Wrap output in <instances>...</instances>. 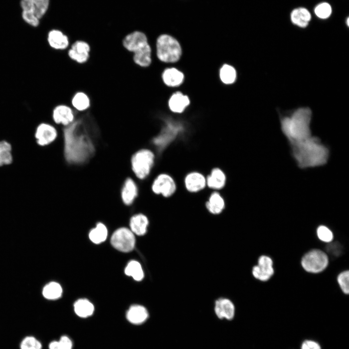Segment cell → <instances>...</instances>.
I'll use <instances>...</instances> for the list:
<instances>
[{
  "instance_id": "cell-14",
  "label": "cell",
  "mask_w": 349,
  "mask_h": 349,
  "mask_svg": "<svg viewBox=\"0 0 349 349\" xmlns=\"http://www.w3.org/2000/svg\"><path fill=\"white\" fill-rule=\"evenodd\" d=\"M58 136L57 130L52 125L43 123L36 128L35 138L37 143L41 146H45L53 143Z\"/></svg>"
},
{
  "instance_id": "cell-37",
  "label": "cell",
  "mask_w": 349,
  "mask_h": 349,
  "mask_svg": "<svg viewBox=\"0 0 349 349\" xmlns=\"http://www.w3.org/2000/svg\"><path fill=\"white\" fill-rule=\"evenodd\" d=\"M349 271H344L340 273L337 277L338 283L342 291L346 294L349 293Z\"/></svg>"
},
{
  "instance_id": "cell-34",
  "label": "cell",
  "mask_w": 349,
  "mask_h": 349,
  "mask_svg": "<svg viewBox=\"0 0 349 349\" xmlns=\"http://www.w3.org/2000/svg\"><path fill=\"white\" fill-rule=\"evenodd\" d=\"M19 349H43L42 342L35 336L28 335L20 341Z\"/></svg>"
},
{
  "instance_id": "cell-30",
  "label": "cell",
  "mask_w": 349,
  "mask_h": 349,
  "mask_svg": "<svg viewBox=\"0 0 349 349\" xmlns=\"http://www.w3.org/2000/svg\"><path fill=\"white\" fill-rule=\"evenodd\" d=\"M62 294V288L60 285L52 282L45 286L43 289V295L48 300H55L59 298Z\"/></svg>"
},
{
  "instance_id": "cell-4",
  "label": "cell",
  "mask_w": 349,
  "mask_h": 349,
  "mask_svg": "<svg viewBox=\"0 0 349 349\" xmlns=\"http://www.w3.org/2000/svg\"><path fill=\"white\" fill-rule=\"evenodd\" d=\"M122 46L132 54L133 63L137 66L146 68L152 63V49L146 35L140 31L131 32L123 38Z\"/></svg>"
},
{
  "instance_id": "cell-6",
  "label": "cell",
  "mask_w": 349,
  "mask_h": 349,
  "mask_svg": "<svg viewBox=\"0 0 349 349\" xmlns=\"http://www.w3.org/2000/svg\"><path fill=\"white\" fill-rule=\"evenodd\" d=\"M155 155L147 148H142L135 152L130 159L132 170L139 179H145L150 174L155 163Z\"/></svg>"
},
{
  "instance_id": "cell-19",
  "label": "cell",
  "mask_w": 349,
  "mask_h": 349,
  "mask_svg": "<svg viewBox=\"0 0 349 349\" xmlns=\"http://www.w3.org/2000/svg\"><path fill=\"white\" fill-rule=\"evenodd\" d=\"M138 194V189L134 180L130 177L124 181L121 191L122 202L126 206L131 205Z\"/></svg>"
},
{
  "instance_id": "cell-36",
  "label": "cell",
  "mask_w": 349,
  "mask_h": 349,
  "mask_svg": "<svg viewBox=\"0 0 349 349\" xmlns=\"http://www.w3.org/2000/svg\"><path fill=\"white\" fill-rule=\"evenodd\" d=\"M318 238L324 242H331L333 238V235L331 230L324 225L318 226L317 230Z\"/></svg>"
},
{
  "instance_id": "cell-22",
  "label": "cell",
  "mask_w": 349,
  "mask_h": 349,
  "mask_svg": "<svg viewBox=\"0 0 349 349\" xmlns=\"http://www.w3.org/2000/svg\"><path fill=\"white\" fill-rule=\"evenodd\" d=\"M208 212L213 215L221 214L225 207V202L222 195L217 191L213 192L206 203Z\"/></svg>"
},
{
  "instance_id": "cell-16",
  "label": "cell",
  "mask_w": 349,
  "mask_h": 349,
  "mask_svg": "<svg viewBox=\"0 0 349 349\" xmlns=\"http://www.w3.org/2000/svg\"><path fill=\"white\" fill-rule=\"evenodd\" d=\"M184 184L188 191L197 193L206 187V177L199 172H191L186 175L184 179Z\"/></svg>"
},
{
  "instance_id": "cell-5",
  "label": "cell",
  "mask_w": 349,
  "mask_h": 349,
  "mask_svg": "<svg viewBox=\"0 0 349 349\" xmlns=\"http://www.w3.org/2000/svg\"><path fill=\"white\" fill-rule=\"evenodd\" d=\"M156 55L158 58L165 63L178 61L182 54V49L179 42L168 34L159 35L156 41Z\"/></svg>"
},
{
  "instance_id": "cell-24",
  "label": "cell",
  "mask_w": 349,
  "mask_h": 349,
  "mask_svg": "<svg viewBox=\"0 0 349 349\" xmlns=\"http://www.w3.org/2000/svg\"><path fill=\"white\" fill-rule=\"evenodd\" d=\"M148 224V218L142 213L134 215L129 221L130 230L138 236H143L146 233Z\"/></svg>"
},
{
  "instance_id": "cell-31",
  "label": "cell",
  "mask_w": 349,
  "mask_h": 349,
  "mask_svg": "<svg viewBox=\"0 0 349 349\" xmlns=\"http://www.w3.org/2000/svg\"><path fill=\"white\" fill-rule=\"evenodd\" d=\"M125 272L127 276H131L137 281L142 280L144 277L142 267L138 261H131L125 270Z\"/></svg>"
},
{
  "instance_id": "cell-8",
  "label": "cell",
  "mask_w": 349,
  "mask_h": 349,
  "mask_svg": "<svg viewBox=\"0 0 349 349\" xmlns=\"http://www.w3.org/2000/svg\"><path fill=\"white\" fill-rule=\"evenodd\" d=\"M329 263L327 254L319 249H313L302 258L301 264L303 269L310 273H317L324 270Z\"/></svg>"
},
{
  "instance_id": "cell-32",
  "label": "cell",
  "mask_w": 349,
  "mask_h": 349,
  "mask_svg": "<svg viewBox=\"0 0 349 349\" xmlns=\"http://www.w3.org/2000/svg\"><path fill=\"white\" fill-rule=\"evenodd\" d=\"M12 160L11 145L7 141H0V166L9 165Z\"/></svg>"
},
{
  "instance_id": "cell-12",
  "label": "cell",
  "mask_w": 349,
  "mask_h": 349,
  "mask_svg": "<svg viewBox=\"0 0 349 349\" xmlns=\"http://www.w3.org/2000/svg\"><path fill=\"white\" fill-rule=\"evenodd\" d=\"M91 47L83 40H76L67 51V56L73 62L78 64H84L90 59Z\"/></svg>"
},
{
  "instance_id": "cell-3",
  "label": "cell",
  "mask_w": 349,
  "mask_h": 349,
  "mask_svg": "<svg viewBox=\"0 0 349 349\" xmlns=\"http://www.w3.org/2000/svg\"><path fill=\"white\" fill-rule=\"evenodd\" d=\"M312 111L307 107L295 110L290 116L281 120V129L290 143L303 141L310 137Z\"/></svg>"
},
{
  "instance_id": "cell-40",
  "label": "cell",
  "mask_w": 349,
  "mask_h": 349,
  "mask_svg": "<svg viewBox=\"0 0 349 349\" xmlns=\"http://www.w3.org/2000/svg\"><path fill=\"white\" fill-rule=\"evenodd\" d=\"M301 349H321V348L318 342L307 339L302 342Z\"/></svg>"
},
{
  "instance_id": "cell-29",
  "label": "cell",
  "mask_w": 349,
  "mask_h": 349,
  "mask_svg": "<svg viewBox=\"0 0 349 349\" xmlns=\"http://www.w3.org/2000/svg\"><path fill=\"white\" fill-rule=\"evenodd\" d=\"M108 230L106 226L102 223H98L95 227L92 229L89 233L90 240L95 244L104 241L107 237Z\"/></svg>"
},
{
  "instance_id": "cell-27",
  "label": "cell",
  "mask_w": 349,
  "mask_h": 349,
  "mask_svg": "<svg viewBox=\"0 0 349 349\" xmlns=\"http://www.w3.org/2000/svg\"><path fill=\"white\" fill-rule=\"evenodd\" d=\"M291 19L293 24L302 28L306 27L311 19V15L305 8L294 9L291 14Z\"/></svg>"
},
{
  "instance_id": "cell-28",
  "label": "cell",
  "mask_w": 349,
  "mask_h": 349,
  "mask_svg": "<svg viewBox=\"0 0 349 349\" xmlns=\"http://www.w3.org/2000/svg\"><path fill=\"white\" fill-rule=\"evenodd\" d=\"M74 311L79 317H87L91 316L94 313L93 304L86 299H80L74 304Z\"/></svg>"
},
{
  "instance_id": "cell-26",
  "label": "cell",
  "mask_w": 349,
  "mask_h": 349,
  "mask_svg": "<svg viewBox=\"0 0 349 349\" xmlns=\"http://www.w3.org/2000/svg\"><path fill=\"white\" fill-rule=\"evenodd\" d=\"M183 74L175 68H167L162 74L164 83L167 86L175 87L180 85L183 81Z\"/></svg>"
},
{
  "instance_id": "cell-1",
  "label": "cell",
  "mask_w": 349,
  "mask_h": 349,
  "mask_svg": "<svg viewBox=\"0 0 349 349\" xmlns=\"http://www.w3.org/2000/svg\"><path fill=\"white\" fill-rule=\"evenodd\" d=\"M99 129L89 116L78 117L63 129V153L66 161L81 165L88 161L95 155Z\"/></svg>"
},
{
  "instance_id": "cell-38",
  "label": "cell",
  "mask_w": 349,
  "mask_h": 349,
  "mask_svg": "<svg viewBox=\"0 0 349 349\" xmlns=\"http://www.w3.org/2000/svg\"><path fill=\"white\" fill-rule=\"evenodd\" d=\"M316 15L320 18L328 17L332 12L330 5L327 3L323 2L318 4L315 9Z\"/></svg>"
},
{
  "instance_id": "cell-39",
  "label": "cell",
  "mask_w": 349,
  "mask_h": 349,
  "mask_svg": "<svg viewBox=\"0 0 349 349\" xmlns=\"http://www.w3.org/2000/svg\"><path fill=\"white\" fill-rule=\"evenodd\" d=\"M329 243L327 246V251L334 256H339L342 252L341 245L337 242Z\"/></svg>"
},
{
  "instance_id": "cell-25",
  "label": "cell",
  "mask_w": 349,
  "mask_h": 349,
  "mask_svg": "<svg viewBox=\"0 0 349 349\" xmlns=\"http://www.w3.org/2000/svg\"><path fill=\"white\" fill-rule=\"evenodd\" d=\"M190 103V101L188 96L184 95L181 92H177L171 96L168 104L170 110L173 112L181 113L184 111Z\"/></svg>"
},
{
  "instance_id": "cell-10",
  "label": "cell",
  "mask_w": 349,
  "mask_h": 349,
  "mask_svg": "<svg viewBox=\"0 0 349 349\" xmlns=\"http://www.w3.org/2000/svg\"><path fill=\"white\" fill-rule=\"evenodd\" d=\"M182 129V126L179 123L173 121L166 122L159 133L153 138V144L159 150H163L175 139Z\"/></svg>"
},
{
  "instance_id": "cell-33",
  "label": "cell",
  "mask_w": 349,
  "mask_h": 349,
  "mask_svg": "<svg viewBox=\"0 0 349 349\" xmlns=\"http://www.w3.org/2000/svg\"><path fill=\"white\" fill-rule=\"evenodd\" d=\"M220 77L222 81L224 84H232L236 79L237 72L232 66L224 64L220 70Z\"/></svg>"
},
{
  "instance_id": "cell-17",
  "label": "cell",
  "mask_w": 349,
  "mask_h": 349,
  "mask_svg": "<svg viewBox=\"0 0 349 349\" xmlns=\"http://www.w3.org/2000/svg\"><path fill=\"white\" fill-rule=\"evenodd\" d=\"M70 104L75 111L85 112L91 108L92 101L86 92L79 90L75 92L71 96Z\"/></svg>"
},
{
  "instance_id": "cell-7",
  "label": "cell",
  "mask_w": 349,
  "mask_h": 349,
  "mask_svg": "<svg viewBox=\"0 0 349 349\" xmlns=\"http://www.w3.org/2000/svg\"><path fill=\"white\" fill-rule=\"evenodd\" d=\"M20 5L23 19L30 25L36 27L48 9L49 0H21Z\"/></svg>"
},
{
  "instance_id": "cell-41",
  "label": "cell",
  "mask_w": 349,
  "mask_h": 349,
  "mask_svg": "<svg viewBox=\"0 0 349 349\" xmlns=\"http://www.w3.org/2000/svg\"><path fill=\"white\" fill-rule=\"evenodd\" d=\"M349 18H347V24L348 26H349Z\"/></svg>"
},
{
  "instance_id": "cell-20",
  "label": "cell",
  "mask_w": 349,
  "mask_h": 349,
  "mask_svg": "<svg viewBox=\"0 0 349 349\" xmlns=\"http://www.w3.org/2000/svg\"><path fill=\"white\" fill-rule=\"evenodd\" d=\"M226 176L221 168H213L209 174L206 177V186L213 190H221L225 186Z\"/></svg>"
},
{
  "instance_id": "cell-13",
  "label": "cell",
  "mask_w": 349,
  "mask_h": 349,
  "mask_svg": "<svg viewBox=\"0 0 349 349\" xmlns=\"http://www.w3.org/2000/svg\"><path fill=\"white\" fill-rule=\"evenodd\" d=\"M273 261L267 255H261L258 260V265L252 270L254 277L261 281L269 280L274 274Z\"/></svg>"
},
{
  "instance_id": "cell-2",
  "label": "cell",
  "mask_w": 349,
  "mask_h": 349,
  "mask_svg": "<svg viewBox=\"0 0 349 349\" xmlns=\"http://www.w3.org/2000/svg\"><path fill=\"white\" fill-rule=\"evenodd\" d=\"M290 144L292 155L300 168L322 166L328 160L329 149L317 137L311 136L303 141Z\"/></svg>"
},
{
  "instance_id": "cell-11",
  "label": "cell",
  "mask_w": 349,
  "mask_h": 349,
  "mask_svg": "<svg viewBox=\"0 0 349 349\" xmlns=\"http://www.w3.org/2000/svg\"><path fill=\"white\" fill-rule=\"evenodd\" d=\"M111 242L116 249L122 252H129L134 248L135 238L133 232L129 229L122 227L112 234Z\"/></svg>"
},
{
  "instance_id": "cell-21",
  "label": "cell",
  "mask_w": 349,
  "mask_h": 349,
  "mask_svg": "<svg viewBox=\"0 0 349 349\" xmlns=\"http://www.w3.org/2000/svg\"><path fill=\"white\" fill-rule=\"evenodd\" d=\"M48 41L49 46L56 50H65L69 46L67 36L58 30H52L49 32Z\"/></svg>"
},
{
  "instance_id": "cell-15",
  "label": "cell",
  "mask_w": 349,
  "mask_h": 349,
  "mask_svg": "<svg viewBox=\"0 0 349 349\" xmlns=\"http://www.w3.org/2000/svg\"><path fill=\"white\" fill-rule=\"evenodd\" d=\"M70 106L60 104L56 106L52 111V118L57 124L66 127L72 124L76 119L77 112Z\"/></svg>"
},
{
  "instance_id": "cell-35",
  "label": "cell",
  "mask_w": 349,
  "mask_h": 349,
  "mask_svg": "<svg viewBox=\"0 0 349 349\" xmlns=\"http://www.w3.org/2000/svg\"><path fill=\"white\" fill-rule=\"evenodd\" d=\"M73 342L66 335H62L59 340L51 341L48 344V349H72Z\"/></svg>"
},
{
  "instance_id": "cell-9",
  "label": "cell",
  "mask_w": 349,
  "mask_h": 349,
  "mask_svg": "<svg viewBox=\"0 0 349 349\" xmlns=\"http://www.w3.org/2000/svg\"><path fill=\"white\" fill-rule=\"evenodd\" d=\"M176 189V184L174 178L169 174L164 173L159 174L151 185L152 192L164 198L173 196Z\"/></svg>"
},
{
  "instance_id": "cell-23",
  "label": "cell",
  "mask_w": 349,
  "mask_h": 349,
  "mask_svg": "<svg viewBox=\"0 0 349 349\" xmlns=\"http://www.w3.org/2000/svg\"><path fill=\"white\" fill-rule=\"evenodd\" d=\"M126 317L128 321L132 324L139 325L143 323L147 320L148 313L144 306L134 305L129 308Z\"/></svg>"
},
{
  "instance_id": "cell-18",
  "label": "cell",
  "mask_w": 349,
  "mask_h": 349,
  "mask_svg": "<svg viewBox=\"0 0 349 349\" xmlns=\"http://www.w3.org/2000/svg\"><path fill=\"white\" fill-rule=\"evenodd\" d=\"M215 312L220 319H232L235 316V306L230 300L226 298L218 299L215 303Z\"/></svg>"
}]
</instances>
